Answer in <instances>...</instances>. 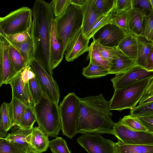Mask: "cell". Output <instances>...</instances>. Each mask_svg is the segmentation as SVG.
Returning a JSON list of instances; mask_svg holds the SVG:
<instances>
[{
  "mask_svg": "<svg viewBox=\"0 0 153 153\" xmlns=\"http://www.w3.org/2000/svg\"><path fill=\"white\" fill-rule=\"evenodd\" d=\"M89 39L83 35L82 28L75 34L68 45L65 54V60L72 62L88 51Z\"/></svg>",
  "mask_w": 153,
  "mask_h": 153,
  "instance_id": "4fadbf2b",
  "label": "cell"
},
{
  "mask_svg": "<svg viewBox=\"0 0 153 153\" xmlns=\"http://www.w3.org/2000/svg\"><path fill=\"white\" fill-rule=\"evenodd\" d=\"M132 8L145 16L153 12L149 0H132Z\"/></svg>",
  "mask_w": 153,
  "mask_h": 153,
  "instance_id": "60d3db41",
  "label": "cell"
},
{
  "mask_svg": "<svg viewBox=\"0 0 153 153\" xmlns=\"http://www.w3.org/2000/svg\"><path fill=\"white\" fill-rule=\"evenodd\" d=\"M7 38L14 42L22 43L28 41L31 37L30 32H24L7 36Z\"/></svg>",
  "mask_w": 153,
  "mask_h": 153,
  "instance_id": "f6af8a7d",
  "label": "cell"
},
{
  "mask_svg": "<svg viewBox=\"0 0 153 153\" xmlns=\"http://www.w3.org/2000/svg\"><path fill=\"white\" fill-rule=\"evenodd\" d=\"M3 47V43L2 41L0 38V51L1 48H2Z\"/></svg>",
  "mask_w": 153,
  "mask_h": 153,
  "instance_id": "11a10c76",
  "label": "cell"
},
{
  "mask_svg": "<svg viewBox=\"0 0 153 153\" xmlns=\"http://www.w3.org/2000/svg\"><path fill=\"white\" fill-rule=\"evenodd\" d=\"M49 3L55 18L63 14L71 4V0H53Z\"/></svg>",
  "mask_w": 153,
  "mask_h": 153,
  "instance_id": "836d02e7",
  "label": "cell"
},
{
  "mask_svg": "<svg viewBox=\"0 0 153 153\" xmlns=\"http://www.w3.org/2000/svg\"><path fill=\"white\" fill-rule=\"evenodd\" d=\"M32 21L31 10L23 7L0 17V24L7 35L24 32H30Z\"/></svg>",
  "mask_w": 153,
  "mask_h": 153,
  "instance_id": "52a82bcc",
  "label": "cell"
},
{
  "mask_svg": "<svg viewBox=\"0 0 153 153\" xmlns=\"http://www.w3.org/2000/svg\"><path fill=\"white\" fill-rule=\"evenodd\" d=\"M18 145L6 140L0 138V153H27Z\"/></svg>",
  "mask_w": 153,
  "mask_h": 153,
  "instance_id": "ab89813d",
  "label": "cell"
},
{
  "mask_svg": "<svg viewBox=\"0 0 153 153\" xmlns=\"http://www.w3.org/2000/svg\"><path fill=\"white\" fill-rule=\"evenodd\" d=\"M36 121V116L33 109L27 107L18 126L25 130H31Z\"/></svg>",
  "mask_w": 153,
  "mask_h": 153,
  "instance_id": "4dcf8cb0",
  "label": "cell"
},
{
  "mask_svg": "<svg viewBox=\"0 0 153 153\" xmlns=\"http://www.w3.org/2000/svg\"><path fill=\"white\" fill-rule=\"evenodd\" d=\"M8 49L10 58L14 68L19 73L26 66L25 63L18 51L9 43Z\"/></svg>",
  "mask_w": 153,
  "mask_h": 153,
  "instance_id": "f546056e",
  "label": "cell"
},
{
  "mask_svg": "<svg viewBox=\"0 0 153 153\" xmlns=\"http://www.w3.org/2000/svg\"><path fill=\"white\" fill-rule=\"evenodd\" d=\"M49 53L51 66L53 70L62 62L65 54L62 42L58 37L55 19L51 23L49 42Z\"/></svg>",
  "mask_w": 153,
  "mask_h": 153,
  "instance_id": "5bb4252c",
  "label": "cell"
},
{
  "mask_svg": "<svg viewBox=\"0 0 153 153\" xmlns=\"http://www.w3.org/2000/svg\"><path fill=\"white\" fill-rule=\"evenodd\" d=\"M87 58L90 61L109 70L111 63L105 59L101 54L95 42L93 41L88 47Z\"/></svg>",
  "mask_w": 153,
  "mask_h": 153,
  "instance_id": "4316f807",
  "label": "cell"
},
{
  "mask_svg": "<svg viewBox=\"0 0 153 153\" xmlns=\"http://www.w3.org/2000/svg\"><path fill=\"white\" fill-rule=\"evenodd\" d=\"M30 66L34 73L43 92L51 100L58 105L60 98L59 89L53 76L35 59Z\"/></svg>",
  "mask_w": 153,
  "mask_h": 153,
  "instance_id": "30bf717a",
  "label": "cell"
},
{
  "mask_svg": "<svg viewBox=\"0 0 153 153\" xmlns=\"http://www.w3.org/2000/svg\"><path fill=\"white\" fill-rule=\"evenodd\" d=\"M145 16L132 8L128 11V25L129 33L137 36L142 35L143 22Z\"/></svg>",
  "mask_w": 153,
  "mask_h": 153,
  "instance_id": "603a6c76",
  "label": "cell"
},
{
  "mask_svg": "<svg viewBox=\"0 0 153 153\" xmlns=\"http://www.w3.org/2000/svg\"><path fill=\"white\" fill-rule=\"evenodd\" d=\"M7 36L0 24V38L2 40L6 39Z\"/></svg>",
  "mask_w": 153,
  "mask_h": 153,
  "instance_id": "f5cc1de1",
  "label": "cell"
},
{
  "mask_svg": "<svg viewBox=\"0 0 153 153\" xmlns=\"http://www.w3.org/2000/svg\"><path fill=\"white\" fill-rule=\"evenodd\" d=\"M77 140L88 153H116L115 143L105 138L100 133H83Z\"/></svg>",
  "mask_w": 153,
  "mask_h": 153,
  "instance_id": "ba28073f",
  "label": "cell"
},
{
  "mask_svg": "<svg viewBox=\"0 0 153 153\" xmlns=\"http://www.w3.org/2000/svg\"><path fill=\"white\" fill-rule=\"evenodd\" d=\"M137 36L130 33L127 35L119 43L117 47L124 54L136 60L137 56Z\"/></svg>",
  "mask_w": 153,
  "mask_h": 153,
  "instance_id": "ffe728a7",
  "label": "cell"
},
{
  "mask_svg": "<svg viewBox=\"0 0 153 153\" xmlns=\"http://www.w3.org/2000/svg\"><path fill=\"white\" fill-rule=\"evenodd\" d=\"M152 77L153 71H148L137 65L126 72L116 75L111 80L115 90Z\"/></svg>",
  "mask_w": 153,
  "mask_h": 153,
  "instance_id": "7c38bea8",
  "label": "cell"
},
{
  "mask_svg": "<svg viewBox=\"0 0 153 153\" xmlns=\"http://www.w3.org/2000/svg\"><path fill=\"white\" fill-rule=\"evenodd\" d=\"M32 21L30 34L33 42L34 59L52 76L49 42L52 20L55 18L50 3L36 0L31 10Z\"/></svg>",
  "mask_w": 153,
  "mask_h": 153,
  "instance_id": "7a4b0ae2",
  "label": "cell"
},
{
  "mask_svg": "<svg viewBox=\"0 0 153 153\" xmlns=\"http://www.w3.org/2000/svg\"><path fill=\"white\" fill-rule=\"evenodd\" d=\"M152 6L153 7V0H149Z\"/></svg>",
  "mask_w": 153,
  "mask_h": 153,
  "instance_id": "6f0895ef",
  "label": "cell"
},
{
  "mask_svg": "<svg viewBox=\"0 0 153 153\" xmlns=\"http://www.w3.org/2000/svg\"><path fill=\"white\" fill-rule=\"evenodd\" d=\"M139 102V104L153 102V79L146 88Z\"/></svg>",
  "mask_w": 153,
  "mask_h": 153,
  "instance_id": "ee69618b",
  "label": "cell"
},
{
  "mask_svg": "<svg viewBox=\"0 0 153 153\" xmlns=\"http://www.w3.org/2000/svg\"><path fill=\"white\" fill-rule=\"evenodd\" d=\"M30 92L34 105L41 99L43 92L35 76L28 81Z\"/></svg>",
  "mask_w": 153,
  "mask_h": 153,
  "instance_id": "b9f144b4",
  "label": "cell"
},
{
  "mask_svg": "<svg viewBox=\"0 0 153 153\" xmlns=\"http://www.w3.org/2000/svg\"><path fill=\"white\" fill-rule=\"evenodd\" d=\"M9 103V112L14 126H18L27 106L16 98H12Z\"/></svg>",
  "mask_w": 153,
  "mask_h": 153,
  "instance_id": "484cf974",
  "label": "cell"
},
{
  "mask_svg": "<svg viewBox=\"0 0 153 153\" xmlns=\"http://www.w3.org/2000/svg\"><path fill=\"white\" fill-rule=\"evenodd\" d=\"M113 130L118 141L124 144L153 145V133L135 131L119 121L115 123Z\"/></svg>",
  "mask_w": 153,
  "mask_h": 153,
  "instance_id": "9c48e42d",
  "label": "cell"
},
{
  "mask_svg": "<svg viewBox=\"0 0 153 153\" xmlns=\"http://www.w3.org/2000/svg\"><path fill=\"white\" fill-rule=\"evenodd\" d=\"M33 110L39 128L48 136L56 137L61 129L58 105L43 93Z\"/></svg>",
  "mask_w": 153,
  "mask_h": 153,
  "instance_id": "3957f363",
  "label": "cell"
},
{
  "mask_svg": "<svg viewBox=\"0 0 153 153\" xmlns=\"http://www.w3.org/2000/svg\"><path fill=\"white\" fill-rule=\"evenodd\" d=\"M127 34L114 24L109 23L99 29L92 38L93 41L102 45L116 47Z\"/></svg>",
  "mask_w": 153,
  "mask_h": 153,
  "instance_id": "8fae6325",
  "label": "cell"
},
{
  "mask_svg": "<svg viewBox=\"0 0 153 153\" xmlns=\"http://www.w3.org/2000/svg\"><path fill=\"white\" fill-rule=\"evenodd\" d=\"M6 40L18 51L26 66H30L34 59V48L31 38L28 41L22 43L14 42L7 38Z\"/></svg>",
  "mask_w": 153,
  "mask_h": 153,
  "instance_id": "7402d4cb",
  "label": "cell"
},
{
  "mask_svg": "<svg viewBox=\"0 0 153 153\" xmlns=\"http://www.w3.org/2000/svg\"><path fill=\"white\" fill-rule=\"evenodd\" d=\"M153 77L148 78L115 89L109 101L111 110L131 109L136 107Z\"/></svg>",
  "mask_w": 153,
  "mask_h": 153,
  "instance_id": "277c9868",
  "label": "cell"
},
{
  "mask_svg": "<svg viewBox=\"0 0 153 153\" xmlns=\"http://www.w3.org/2000/svg\"><path fill=\"white\" fill-rule=\"evenodd\" d=\"M1 40L3 56L2 61L0 62V76L3 84H10L18 73L15 71L10 58L8 42L6 39Z\"/></svg>",
  "mask_w": 153,
  "mask_h": 153,
  "instance_id": "2e32d148",
  "label": "cell"
},
{
  "mask_svg": "<svg viewBox=\"0 0 153 153\" xmlns=\"http://www.w3.org/2000/svg\"><path fill=\"white\" fill-rule=\"evenodd\" d=\"M82 15V29L85 37L91 28L100 17L95 4V0H86L81 7Z\"/></svg>",
  "mask_w": 153,
  "mask_h": 153,
  "instance_id": "e0dca14e",
  "label": "cell"
},
{
  "mask_svg": "<svg viewBox=\"0 0 153 153\" xmlns=\"http://www.w3.org/2000/svg\"><path fill=\"white\" fill-rule=\"evenodd\" d=\"M115 0H95V4L100 17L105 15L114 8Z\"/></svg>",
  "mask_w": 153,
  "mask_h": 153,
  "instance_id": "74e56055",
  "label": "cell"
},
{
  "mask_svg": "<svg viewBox=\"0 0 153 153\" xmlns=\"http://www.w3.org/2000/svg\"><path fill=\"white\" fill-rule=\"evenodd\" d=\"M109 71L90 61L88 65L83 69L82 74L87 78H99L109 74Z\"/></svg>",
  "mask_w": 153,
  "mask_h": 153,
  "instance_id": "83f0119b",
  "label": "cell"
},
{
  "mask_svg": "<svg viewBox=\"0 0 153 153\" xmlns=\"http://www.w3.org/2000/svg\"><path fill=\"white\" fill-rule=\"evenodd\" d=\"M21 78L25 83L35 77V74L30 66H27L20 72Z\"/></svg>",
  "mask_w": 153,
  "mask_h": 153,
  "instance_id": "c3c4849f",
  "label": "cell"
},
{
  "mask_svg": "<svg viewBox=\"0 0 153 153\" xmlns=\"http://www.w3.org/2000/svg\"><path fill=\"white\" fill-rule=\"evenodd\" d=\"M137 56L136 62L137 65L145 68L149 54L153 47V42L148 40L144 36H137Z\"/></svg>",
  "mask_w": 153,
  "mask_h": 153,
  "instance_id": "44dd1931",
  "label": "cell"
},
{
  "mask_svg": "<svg viewBox=\"0 0 153 153\" xmlns=\"http://www.w3.org/2000/svg\"><path fill=\"white\" fill-rule=\"evenodd\" d=\"M116 153H153V145L125 144L115 143Z\"/></svg>",
  "mask_w": 153,
  "mask_h": 153,
  "instance_id": "d4e9b609",
  "label": "cell"
},
{
  "mask_svg": "<svg viewBox=\"0 0 153 153\" xmlns=\"http://www.w3.org/2000/svg\"><path fill=\"white\" fill-rule=\"evenodd\" d=\"M141 35L148 40L153 42V12L144 18Z\"/></svg>",
  "mask_w": 153,
  "mask_h": 153,
  "instance_id": "8d00e7d4",
  "label": "cell"
},
{
  "mask_svg": "<svg viewBox=\"0 0 153 153\" xmlns=\"http://www.w3.org/2000/svg\"><path fill=\"white\" fill-rule=\"evenodd\" d=\"M130 114L135 117L153 115V102L139 104L131 110Z\"/></svg>",
  "mask_w": 153,
  "mask_h": 153,
  "instance_id": "d590c367",
  "label": "cell"
},
{
  "mask_svg": "<svg viewBox=\"0 0 153 153\" xmlns=\"http://www.w3.org/2000/svg\"><path fill=\"white\" fill-rule=\"evenodd\" d=\"M122 125L132 130L141 131L148 132L137 117L130 115L124 116L119 121Z\"/></svg>",
  "mask_w": 153,
  "mask_h": 153,
  "instance_id": "d6a6232c",
  "label": "cell"
},
{
  "mask_svg": "<svg viewBox=\"0 0 153 153\" xmlns=\"http://www.w3.org/2000/svg\"><path fill=\"white\" fill-rule=\"evenodd\" d=\"M9 84L12 90V98L17 99L27 106L33 109L34 104L30 92L28 82H23L21 78L20 72Z\"/></svg>",
  "mask_w": 153,
  "mask_h": 153,
  "instance_id": "9a60e30c",
  "label": "cell"
},
{
  "mask_svg": "<svg viewBox=\"0 0 153 153\" xmlns=\"http://www.w3.org/2000/svg\"><path fill=\"white\" fill-rule=\"evenodd\" d=\"M55 20L57 36L63 42L65 53L72 39L82 28L81 7L71 4L63 14L55 18Z\"/></svg>",
  "mask_w": 153,
  "mask_h": 153,
  "instance_id": "5b68a950",
  "label": "cell"
},
{
  "mask_svg": "<svg viewBox=\"0 0 153 153\" xmlns=\"http://www.w3.org/2000/svg\"><path fill=\"white\" fill-rule=\"evenodd\" d=\"M128 11H124L117 14H114L112 23L119 27L127 34L129 33L128 25Z\"/></svg>",
  "mask_w": 153,
  "mask_h": 153,
  "instance_id": "7bdbcfd3",
  "label": "cell"
},
{
  "mask_svg": "<svg viewBox=\"0 0 153 153\" xmlns=\"http://www.w3.org/2000/svg\"><path fill=\"white\" fill-rule=\"evenodd\" d=\"M47 135L39 127H33L30 134L27 137V141L34 151L42 153L47 150L49 141Z\"/></svg>",
  "mask_w": 153,
  "mask_h": 153,
  "instance_id": "ac0fdd59",
  "label": "cell"
},
{
  "mask_svg": "<svg viewBox=\"0 0 153 153\" xmlns=\"http://www.w3.org/2000/svg\"><path fill=\"white\" fill-rule=\"evenodd\" d=\"M137 65L136 60L129 58L119 50L118 57L111 62L109 74L117 75L123 73Z\"/></svg>",
  "mask_w": 153,
  "mask_h": 153,
  "instance_id": "d6986e66",
  "label": "cell"
},
{
  "mask_svg": "<svg viewBox=\"0 0 153 153\" xmlns=\"http://www.w3.org/2000/svg\"><path fill=\"white\" fill-rule=\"evenodd\" d=\"M137 117L148 132L153 133V115Z\"/></svg>",
  "mask_w": 153,
  "mask_h": 153,
  "instance_id": "7dc6e473",
  "label": "cell"
},
{
  "mask_svg": "<svg viewBox=\"0 0 153 153\" xmlns=\"http://www.w3.org/2000/svg\"><path fill=\"white\" fill-rule=\"evenodd\" d=\"M79 98L74 93H70L59 106L61 130L63 134L70 139L77 134Z\"/></svg>",
  "mask_w": 153,
  "mask_h": 153,
  "instance_id": "8992f818",
  "label": "cell"
},
{
  "mask_svg": "<svg viewBox=\"0 0 153 153\" xmlns=\"http://www.w3.org/2000/svg\"><path fill=\"white\" fill-rule=\"evenodd\" d=\"M86 0H71V4L81 7Z\"/></svg>",
  "mask_w": 153,
  "mask_h": 153,
  "instance_id": "f907efd6",
  "label": "cell"
},
{
  "mask_svg": "<svg viewBox=\"0 0 153 153\" xmlns=\"http://www.w3.org/2000/svg\"><path fill=\"white\" fill-rule=\"evenodd\" d=\"M145 68L148 71H153V47L148 55Z\"/></svg>",
  "mask_w": 153,
  "mask_h": 153,
  "instance_id": "681fc988",
  "label": "cell"
},
{
  "mask_svg": "<svg viewBox=\"0 0 153 153\" xmlns=\"http://www.w3.org/2000/svg\"><path fill=\"white\" fill-rule=\"evenodd\" d=\"M32 129L25 130L19 127L8 134L4 138L18 145L27 152L31 148L27 141V137L31 133Z\"/></svg>",
  "mask_w": 153,
  "mask_h": 153,
  "instance_id": "cb8c5ba5",
  "label": "cell"
},
{
  "mask_svg": "<svg viewBox=\"0 0 153 153\" xmlns=\"http://www.w3.org/2000/svg\"><path fill=\"white\" fill-rule=\"evenodd\" d=\"M114 14V8L109 13L98 18L90 29L85 37L90 40L99 29L108 24L112 23Z\"/></svg>",
  "mask_w": 153,
  "mask_h": 153,
  "instance_id": "f1b7e54d",
  "label": "cell"
},
{
  "mask_svg": "<svg viewBox=\"0 0 153 153\" xmlns=\"http://www.w3.org/2000/svg\"><path fill=\"white\" fill-rule=\"evenodd\" d=\"M3 84L2 81L0 76V88L2 86Z\"/></svg>",
  "mask_w": 153,
  "mask_h": 153,
  "instance_id": "9f6ffc18",
  "label": "cell"
},
{
  "mask_svg": "<svg viewBox=\"0 0 153 153\" xmlns=\"http://www.w3.org/2000/svg\"><path fill=\"white\" fill-rule=\"evenodd\" d=\"M96 43L102 56L105 59L109 62L111 63L113 60L116 58L118 56L119 50L117 47H110L104 46Z\"/></svg>",
  "mask_w": 153,
  "mask_h": 153,
  "instance_id": "f35d334b",
  "label": "cell"
},
{
  "mask_svg": "<svg viewBox=\"0 0 153 153\" xmlns=\"http://www.w3.org/2000/svg\"><path fill=\"white\" fill-rule=\"evenodd\" d=\"M77 133L91 132L114 135L115 123L109 102L101 94L97 96L79 98Z\"/></svg>",
  "mask_w": 153,
  "mask_h": 153,
  "instance_id": "6da1fadb",
  "label": "cell"
},
{
  "mask_svg": "<svg viewBox=\"0 0 153 153\" xmlns=\"http://www.w3.org/2000/svg\"><path fill=\"white\" fill-rule=\"evenodd\" d=\"M7 132L2 128L1 123V111L0 109V138H4L7 135Z\"/></svg>",
  "mask_w": 153,
  "mask_h": 153,
  "instance_id": "816d5d0a",
  "label": "cell"
},
{
  "mask_svg": "<svg viewBox=\"0 0 153 153\" xmlns=\"http://www.w3.org/2000/svg\"><path fill=\"white\" fill-rule=\"evenodd\" d=\"M27 153H39L34 151L31 148L27 152Z\"/></svg>",
  "mask_w": 153,
  "mask_h": 153,
  "instance_id": "db71d44e",
  "label": "cell"
},
{
  "mask_svg": "<svg viewBox=\"0 0 153 153\" xmlns=\"http://www.w3.org/2000/svg\"><path fill=\"white\" fill-rule=\"evenodd\" d=\"M132 8V0H115L114 14L124 11H128Z\"/></svg>",
  "mask_w": 153,
  "mask_h": 153,
  "instance_id": "bcb514c9",
  "label": "cell"
},
{
  "mask_svg": "<svg viewBox=\"0 0 153 153\" xmlns=\"http://www.w3.org/2000/svg\"><path fill=\"white\" fill-rule=\"evenodd\" d=\"M49 147L53 153H71L66 141L61 137L49 141Z\"/></svg>",
  "mask_w": 153,
  "mask_h": 153,
  "instance_id": "e575fe53",
  "label": "cell"
},
{
  "mask_svg": "<svg viewBox=\"0 0 153 153\" xmlns=\"http://www.w3.org/2000/svg\"><path fill=\"white\" fill-rule=\"evenodd\" d=\"M0 109L1 126L3 130L7 132L14 126L10 114L9 103L3 102Z\"/></svg>",
  "mask_w": 153,
  "mask_h": 153,
  "instance_id": "1f68e13d",
  "label": "cell"
}]
</instances>
